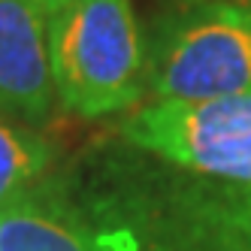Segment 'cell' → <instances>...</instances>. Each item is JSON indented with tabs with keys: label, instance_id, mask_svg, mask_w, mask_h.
<instances>
[{
	"label": "cell",
	"instance_id": "cell-1",
	"mask_svg": "<svg viewBox=\"0 0 251 251\" xmlns=\"http://www.w3.org/2000/svg\"><path fill=\"white\" fill-rule=\"evenodd\" d=\"M103 251H251V185L133 173L94 200Z\"/></svg>",
	"mask_w": 251,
	"mask_h": 251
},
{
	"label": "cell",
	"instance_id": "cell-2",
	"mask_svg": "<svg viewBox=\"0 0 251 251\" xmlns=\"http://www.w3.org/2000/svg\"><path fill=\"white\" fill-rule=\"evenodd\" d=\"M49 49L67 112L118 115L146 91V40L130 0H70L49 19Z\"/></svg>",
	"mask_w": 251,
	"mask_h": 251
},
{
	"label": "cell",
	"instance_id": "cell-3",
	"mask_svg": "<svg viewBox=\"0 0 251 251\" xmlns=\"http://www.w3.org/2000/svg\"><path fill=\"white\" fill-rule=\"evenodd\" d=\"M146 88L157 100L251 94V6L194 0L160 15L146 40Z\"/></svg>",
	"mask_w": 251,
	"mask_h": 251
},
{
	"label": "cell",
	"instance_id": "cell-4",
	"mask_svg": "<svg viewBox=\"0 0 251 251\" xmlns=\"http://www.w3.org/2000/svg\"><path fill=\"white\" fill-rule=\"evenodd\" d=\"M121 139L173 170L251 185V94L154 100L121 121Z\"/></svg>",
	"mask_w": 251,
	"mask_h": 251
},
{
	"label": "cell",
	"instance_id": "cell-5",
	"mask_svg": "<svg viewBox=\"0 0 251 251\" xmlns=\"http://www.w3.org/2000/svg\"><path fill=\"white\" fill-rule=\"evenodd\" d=\"M55 103L49 15L30 0H0V121L33 127Z\"/></svg>",
	"mask_w": 251,
	"mask_h": 251
},
{
	"label": "cell",
	"instance_id": "cell-6",
	"mask_svg": "<svg viewBox=\"0 0 251 251\" xmlns=\"http://www.w3.org/2000/svg\"><path fill=\"white\" fill-rule=\"evenodd\" d=\"M0 251H100V239L91 218L43 178L0 206Z\"/></svg>",
	"mask_w": 251,
	"mask_h": 251
},
{
	"label": "cell",
	"instance_id": "cell-7",
	"mask_svg": "<svg viewBox=\"0 0 251 251\" xmlns=\"http://www.w3.org/2000/svg\"><path fill=\"white\" fill-rule=\"evenodd\" d=\"M55 149L33 127L0 121V206L30 191L49 176Z\"/></svg>",
	"mask_w": 251,
	"mask_h": 251
},
{
	"label": "cell",
	"instance_id": "cell-8",
	"mask_svg": "<svg viewBox=\"0 0 251 251\" xmlns=\"http://www.w3.org/2000/svg\"><path fill=\"white\" fill-rule=\"evenodd\" d=\"M30 3H33V6H40V9L49 15V19H51V15H55L58 9H64L70 0H30Z\"/></svg>",
	"mask_w": 251,
	"mask_h": 251
},
{
	"label": "cell",
	"instance_id": "cell-9",
	"mask_svg": "<svg viewBox=\"0 0 251 251\" xmlns=\"http://www.w3.org/2000/svg\"><path fill=\"white\" fill-rule=\"evenodd\" d=\"M203 3H236V6H251V0H203Z\"/></svg>",
	"mask_w": 251,
	"mask_h": 251
},
{
	"label": "cell",
	"instance_id": "cell-10",
	"mask_svg": "<svg viewBox=\"0 0 251 251\" xmlns=\"http://www.w3.org/2000/svg\"><path fill=\"white\" fill-rule=\"evenodd\" d=\"M100 251H103V248H100Z\"/></svg>",
	"mask_w": 251,
	"mask_h": 251
}]
</instances>
